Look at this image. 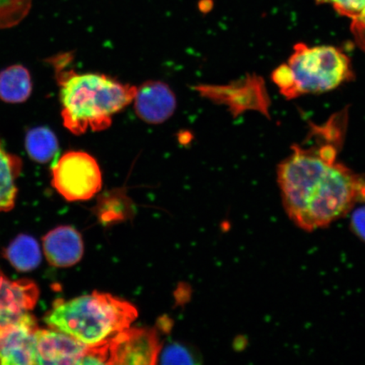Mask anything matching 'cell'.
<instances>
[{
    "label": "cell",
    "instance_id": "obj_1",
    "mask_svg": "<svg viewBox=\"0 0 365 365\" xmlns=\"http://www.w3.org/2000/svg\"><path fill=\"white\" fill-rule=\"evenodd\" d=\"M348 114L333 115L317 126L304 144H297L277 167V184L290 220L313 232L348 215L359 202L365 175H358L339 155Z\"/></svg>",
    "mask_w": 365,
    "mask_h": 365
},
{
    "label": "cell",
    "instance_id": "obj_2",
    "mask_svg": "<svg viewBox=\"0 0 365 365\" xmlns=\"http://www.w3.org/2000/svg\"><path fill=\"white\" fill-rule=\"evenodd\" d=\"M61 86V116L63 125L72 134L108 129L114 114L133 102L136 86L123 84L110 77L94 73H77L63 68L56 61Z\"/></svg>",
    "mask_w": 365,
    "mask_h": 365
},
{
    "label": "cell",
    "instance_id": "obj_3",
    "mask_svg": "<svg viewBox=\"0 0 365 365\" xmlns=\"http://www.w3.org/2000/svg\"><path fill=\"white\" fill-rule=\"evenodd\" d=\"M137 317L134 305L95 291L71 300H56L43 321L51 329L94 346L110 341L130 328Z\"/></svg>",
    "mask_w": 365,
    "mask_h": 365
},
{
    "label": "cell",
    "instance_id": "obj_4",
    "mask_svg": "<svg viewBox=\"0 0 365 365\" xmlns=\"http://www.w3.org/2000/svg\"><path fill=\"white\" fill-rule=\"evenodd\" d=\"M354 75L352 61L341 49L299 43L287 61L272 72V79L282 95L294 99L337 88Z\"/></svg>",
    "mask_w": 365,
    "mask_h": 365
},
{
    "label": "cell",
    "instance_id": "obj_5",
    "mask_svg": "<svg viewBox=\"0 0 365 365\" xmlns=\"http://www.w3.org/2000/svg\"><path fill=\"white\" fill-rule=\"evenodd\" d=\"M53 185L68 202L88 200L102 189L103 176L97 160L80 150L63 155L52 168Z\"/></svg>",
    "mask_w": 365,
    "mask_h": 365
},
{
    "label": "cell",
    "instance_id": "obj_6",
    "mask_svg": "<svg viewBox=\"0 0 365 365\" xmlns=\"http://www.w3.org/2000/svg\"><path fill=\"white\" fill-rule=\"evenodd\" d=\"M161 350L156 330L128 328L108 341V364H155Z\"/></svg>",
    "mask_w": 365,
    "mask_h": 365
},
{
    "label": "cell",
    "instance_id": "obj_7",
    "mask_svg": "<svg viewBox=\"0 0 365 365\" xmlns=\"http://www.w3.org/2000/svg\"><path fill=\"white\" fill-rule=\"evenodd\" d=\"M36 319L26 313L17 321L0 327V364H36Z\"/></svg>",
    "mask_w": 365,
    "mask_h": 365
},
{
    "label": "cell",
    "instance_id": "obj_8",
    "mask_svg": "<svg viewBox=\"0 0 365 365\" xmlns=\"http://www.w3.org/2000/svg\"><path fill=\"white\" fill-rule=\"evenodd\" d=\"M36 364H81L88 346L57 330H36Z\"/></svg>",
    "mask_w": 365,
    "mask_h": 365
},
{
    "label": "cell",
    "instance_id": "obj_9",
    "mask_svg": "<svg viewBox=\"0 0 365 365\" xmlns=\"http://www.w3.org/2000/svg\"><path fill=\"white\" fill-rule=\"evenodd\" d=\"M135 111L141 120L159 125L167 121L175 112V93L166 83L150 81L136 88L133 100Z\"/></svg>",
    "mask_w": 365,
    "mask_h": 365
},
{
    "label": "cell",
    "instance_id": "obj_10",
    "mask_svg": "<svg viewBox=\"0 0 365 365\" xmlns=\"http://www.w3.org/2000/svg\"><path fill=\"white\" fill-rule=\"evenodd\" d=\"M39 289L29 279L11 281L0 270V327L17 321L35 307Z\"/></svg>",
    "mask_w": 365,
    "mask_h": 365
},
{
    "label": "cell",
    "instance_id": "obj_11",
    "mask_svg": "<svg viewBox=\"0 0 365 365\" xmlns=\"http://www.w3.org/2000/svg\"><path fill=\"white\" fill-rule=\"evenodd\" d=\"M43 250L52 266L70 267L78 263L84 254V244L78 231L71 226L54 228L45 235Z\"/></svg>",
    "mask_w": 365,
    "mask_h": 365
},
{
    "label": "cell",
    "instance_id": "obj_12",
    "mask_svg": "<svg viewBox=\"0 0 365 365\" xmlns=\"http://www.w3.org/2000/svg\"><path fill=\"white\" fill-rule=\"evenodd\" d=\"M33 84L24 66H13L0 73V98L10 103H21L29 98Z\"/></svg>",
    "mask_w": 365,
    "mask_h": 365
},
{
    "label": "cell",
    "instance_id": "obj_13",
    "mask_svg": "<svg viewBox=\"0 0 365 365\" xmlns=\"http://www.w3.org/2000/svg\"><path fill=\"white\" fill-rule=\"evenodd\" d=\"M21 160L6 152L0 144V212H9L15 205L16 180L21 171Z\"/></svg>",
    "mask_w": 365,
    "mask_h": 365
},
{
    "label": "cell",
    "instance_id": "obj_14",
    "mask_svg": "<svg viewBox=\"0 0 365 365\" xmlns=\"http://www.w3.org/2000/svg\"><path fill=\"white\" fill-rule=\"evenodd\" d=\"M6 257L18 272H30L39 266L42 255L38 242L29 235H20L6 250Z\"/></svg>",
    "mask_w": 365,
    "mask_h": 365
},
{
    "label": "cell",
    "instance_id": "obj_15",
    "mask_svg": "<svg viewBox=\"0 0 365 365\" xmlns=\"http://www.w3.org/2000/svg\"><path fill=\"white\" fill-rule=\"evenodd\" d=\"M26 148L34 161L39 163H48L51 161L58 153L57 137L48 128H34L26 134Z\"/></svg>",
    "mask_w": 365,
    "mask_h": 365
},
{
    "label": "cell",
    "instance_id": "obj_16",
    "mask_svg": "<svg viewBox=\"0 0 365 365\" xmlns=\"http://www.w3.org/2000/svg\"><path fill=\"white\" fill-rule=\"evenodd\" d=\"M34 0H0V29L19 25L29 16Z\"/></svg>",
    "mask_w": 365,
    "mask_h": 365
},
{
    "label": "cell",
    "instance_id": "obj_17",
    "mask_svg": "<svg viewBox=\"0 0 365 365\" xmlns=\"http://www.w3.org/2000/svg\"><path fill=\"white\" fill-rule=\"evenodd\" d=\"M158 359H162L161 363L165 364H195V357L190 350L179 344L168 346Z\"/></svg>",
    "mask_w": 365,
    "mask_h": 365
},
{
    "label": "cell",
    "instance_id": "obj_18",
    "mask_svg": "<svg viewBox=\"0 0 365 365\" xmlns=\"http://www.w3.org/2000/svg\"><path fill=\"white\" fill-rule=\"evenodd\" d=\"M318 4H331L340 15L354 19L365 8V0H317Z\"/></svg>",
    "mask_w": 365,
    "mask_h": 365
},
{
    "label": "cell",
    "instance_id": "obj_19",
    "mask_svg": "<svg viewBox=\"0 0 365 365\" xmlns=\"http://www.w3.org/2000/svg\"><path fill=\"white\" fill-rule=\"evenodd\" d=\"M351 31L356 44L365 52V8L358 17L352 20Z\"/></svg>",
    "mask_w": 365,
    "mask_h": 365
},
{
    "label": "cell",
    "instance_id": "obj_20",
    "mask_svg": "<svg viewBox=\"0 0 365 365\" xmlns=\"http://www.w3.org/2000/svg\"><path fill=\"white\" fill-rule=\"evenodd\" d=\"M364 205L359 207V211L354 213L352 218V227L360 239L365 242V202H361Z\"/></svg>",
    "mask_w": 365,
    "mask_h": 365
},
{
    "label": "cell",
    "instance_id": "obj_21",
    "mask_svg": "<svg viewBox=\"0 0 365 365\" xmlns=\"http://www.w3.org/2000/svg\"><path fill=\"white\" fill-rule=\"evenodd\" d=\"M359 202H365V187L363 190L361 198H360Z\"/></svg>",
    "mask_w": 365,
    "mask_h": 365
}]
</instances>
